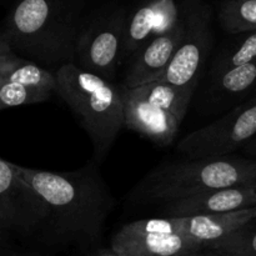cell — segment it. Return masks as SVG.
<instances>
[{"label":"cell","mask_w":256,"mask_h":256,"mask_svg":"<svg viewBox=\"0 0 256 256\" xmlns=\"http://www.w3.org/2000/svg\"><path fill=\"white\" fill-rule=\"evenodd\" d=\"M244 148L245 152H246L248 155H250V156H256V136L252 140V142H248Z\"/></svg>","instance_id":"ffe728a7"},{"label":"cell","mask_w":256,"mask_h":256,"mask_svg":"<svg viewBox=\"0 0 256 256\" xmlns=\"http://www.w3.org/2000/svg\"><path fill=\"white\" fill-rule=\"evenodd\" d=\"M256 136V95L214 122L180 140L178 152L188 159L229 156Z\"/></svg>","instance_id":"ba28073f"},{"label":"cell","mask_w":256,"mask_h":256,"mask_svg":"<svg viewBox=\"0 0 256 256\" xmlns=\"http://www.w3.org/2000/svg\"><path fill=\"white\" fill-rule=\"evenodd\" d=\"M256 86V60L235 68L212 80V92L225 96H238Z\"/></svg>","instance_id":"e0dca14e"},{"label":"cell","mask_w":256,"mask_h":256,"mask_svg":"<svg viewBox=\"0 0 256 256\" xmlns=\"http://www.w3.org/2000/svg\"><path fill=\"white\" fill-rule=\"evenodd\" d=\"M212 10L202 0H185V32L164 78L182 92L194 94L212 46Z\"/></svg>","instance_id":"52a82bcc"},{"label":"cell","mask_w":256,"mask_h":256,"mask_svg":"<svg viewBox=\"0 0 256 256\" xmlns=\"http://www.w3.org/2000/svg\"><path fill=\"white\" fill-rule=\"evenodd\" d=\"M85 256H120V255L116 254V252L110 248V249H96Z\"/></svg>","instance_id":"d6986e66"},{"label":"cell","mask_w":256,"mask_h":256,"mask_svg":"<svg viewBox=\"0 0 256 256\" xmlns=\"http://www.w3.org/2000/svg\"><path fill=\"white\" fill-rule=\"evenodd\" d=\"M126 8L106 6L88 15L76 40L75 65L114 82L122 64Z\"/></svg>","instance_id":"8992f818"},{"label":"cell","mask_w":256,"mask_h":256,"mask_svg":"<svg viewBox=\"0 0 256 256\" xmlns=\"http://www.w3.org/2000/svg\"><path fill=\"white\" fill-rule=\"evenodd\" d=\"M85 6L86 0H18L2 34L18 55L56 72L75 62Z\"/></svg>","instance_id":"7a4b0ae2"},{"label":"cell","mask_w":256,"mask_h":256,"mask_svg":"<svg viewBox=\"0 0 256 256\" xmlns=\"http://www.w3.org/2000/svg\"><path fill=\"white\" fill-rule=\"evenodd\" d=\"M59 94L55 72L22 58L0 36V109L32 105Z\"/></svg>","instance_id":"30bf717a"},{"label":"cell","mask_w":256,"mask_h":256,"mask_svg":"<svg viewBox=\"0 0 256 256\" xmlns=\"http://www.w3.org/2000/svg\"><path fill=\"white\" fill-rule=\"evenodd\" d=\"M110 248L120 256H179L205 249L182 232L176 216L128 222L112 235Z\"/></svg>","instance_id":"9c48e42d"},{"label":"cell","mask_w":256,"mask_h":256,"mask_svg":"<svg viewBox=\"0 0 256 256\" xmlns=\"http://www.w3.org/2000/svg\"><path fill=\"white\" fill-rule=\"evenodd\" d=\"M59 95L86 132L99 164L106 158L118 135L125 126L122 85L65 64L55 72Z\"/></svg>","instance_id":"3957f363"},{"label":"cell","mask_w":256,"mask_h":256,"mask_svg":"<svg viewBox=\"0 0 256 256\" xmlns=\"http://www.w3.org/2000/svg\"><path fill=\"white\" fill-rule=\"evenodd\" d=\"M179 256H220V255L215 254V252H212V254H202V252H189V254H184Z\"/></svg>","instance_id":"7402d4cb"},{"label":"cell","mask_w":256,"mask_h":256,"mask_svg":"<svg viewBox=\"0 0 256 256\" xmlns=\"http://www.w3.org/2000/svg\"><path fill=\"white\" fill-rule=\"evenodd\" d=\"M125 126L159 146L174 142L185 119L192 94L165 82L128 89L122 85Z\"/></svg>","instance_id":"5b68a950"},{"label":"cell","mask_w":256,"mask_h":256,"mask_svg":"<svg viewBox=\"0 0 256 256\" xmlns=\"http://www.w3.org/2000/svg\"><path fill=\"white\" fill-rule=\"evenodd\" d=\"M50 209L44 198L20 175L18 165L0 160V228L19 234L46 229Z\"/></svg>","instance_id":"8fae6325"},{"label":"cell","mask_w":256,"mask_h":256,"mask_svg":"<svg viewBox=\"0 0 256 256\" xmlns=\"http://www.w3.org/2000/svg\"><path fill=\"white\" fill-rule=\"evenodd\" d=\"M206 249L220 256H256V228L245 225Z\"/></svg>","instance_id":"ac0fdd59"},{"label":"cell","mask_w":256,"mask_h":256,"mask_svg":"<svg viewBox=\"0 0 256 256\" xmlns=\"http://www.w3.org/2000/svg\"><path fill=\"white\" fill-rule=\"evenodd\" d=\"M254 219L256 212L254 208H250L222 214L184 216L179 218V222L182 232L206 249L210 244L242 229Z\"/></svg>","instance_id":"5bb4252c"},{"label":"cell","mask_w":256,"mask_h":256,"mask_svg":"<svg viewBox=\"0 0 256 256\" xmlns=\"http://www.w3.org/2000/svg\"><path fill=\"white\" fill-rule=\"evenodd\" d=\"M256 188L234 186L210 190L202 194L166 202L162 206L165 216H196V215L222 214L254 208Z\"/></svg>","instance_id":"4fadbf2b"},{"label":"cell","mask_w":256,"mask_h":256,"mask_svg":"<svg viewBox=\"0 0 256 256\" xmlns=\"http://www.w3.org/2000/svg\"><path fill=\"white\" fill-rule=\"evenodd\" d=\"M184 32L185 4L182 22L170 32L152 38L130 59L122 86L134 89L150 82H160L174 59Z\"/></svg>","instance_id":"7c38bea8"},{"label":"cell","mask_w":256,"mask_h":256,"mask_svg":"<svg viewBox=\"0 0 256 256\" xmlns=\"http://www.w3.org/2000/svg\"><path fill=\"white\" fill-rule=\"evenodd\" d=\"M254 209H255V212H256V205H255V206H254Z\"/></svg>","instance_id":"603a6c76"},{"label":"cell","mask_w":256,"mask_h":256,"mask_svg":"<svg viewBox=\"0 0 256 256\" xmlns=\"http://www.w3.org/2000/svg\"><path fill=\"white\" fill-rule=\"evenodd\" d=\"M242 35V38L232 40V44L218 54L210 72V79L214 80L229 70L255 62L256 32H244Z\"/></svg>","instance_id":"9a60e30c"},{"label":"cell","mask_w":256,"mask_h":256,"mask_svg":"<svg viewBox=\"0 0 256 256\" xmlns=\"http://www.w3.org/2000/svg\"><path fill=\"white\" fill-rule=\"evenodd\" d=\"M256 188V162L239 156L188 159L150 172L136 192L149 202H176L210 190Z\"/></svg>","instance_id":"277c9868"},{"label":"cell","mask_w":256,"mask_h":256,"mask_svg":"<svg viewBox=\"0 0 256 256\" xmlns=\"http://www.w3.org/2000/svg\"><path fill=\"white\" fill-rule=\"evenodd\" d=\"M20 175L44 198L50 209L46 232L59 242L89 245L102 232L114 198L98 162L74 172H54L18 165Z\"/></svg>","instance_id":"6da1fadb"},{"label":"cell","mask_w":256,"mask_h":256,"mask_svg":"<svg viewBox=\"0 0 256 256\" xmlns=\"http://www.w3.org/2000/svg\"><path fill=\"white\" fill-rule=\"evenodd\" d=\"M2 256H48V255L38 254V252H2Z\"/></svg>","instance_id":"44dd1931"},{"label":"cell","mask_w":256,"mask_h":256,"mask_svg":"<svg viewBox=\"0 0 256 256\" xmlns=\"http://www.w3.org/2000/svg\"><path fill=\"white\" fill-rule=\"evenodd\" d=\"M222 29L232 35L256 32V0H224L219 9Z\"/></svg>","instance_id":"2e32d148"}]
</instances>
